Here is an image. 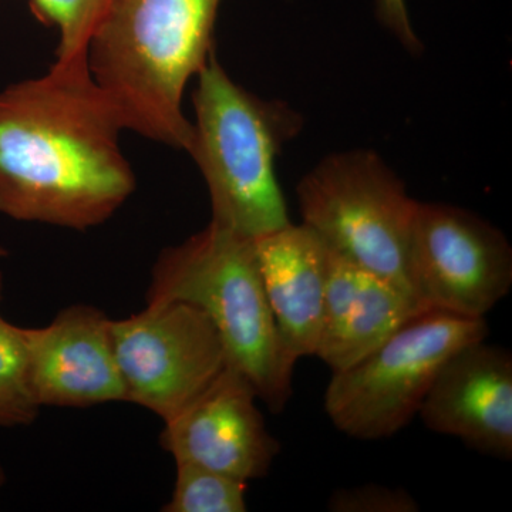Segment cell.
Returning <instances> with one entry per match:
<instances>
[{
    "label": "cell",
    "instance_id": "1",
    "mask_svg": "<svg viewBox=\"0 0 512 512\" xmlns=\"http://www.w3.org/2000/svg\"><path fill=\"white\" fill-rule=\"evenodd\" d=\"M119 114L87 56L0 92V214L87 231L136 190Z\"/></svg>",
    "mask_w": 512,
    "mask_h": 512
},
{
    "label": "cell",
    "instance_id": "2",
    "mask_svg": "<svg viewBox=\"0 0 512 512\" xmlns=\"http://www.w3.org/2000/svg\"><path fill=\"white\" fill-rule=\"evenodd\" d=\"M222 0H109L87 47L124 130L188 151L185 87L207 64Z\"/></svg>",
    "mask_w": 512,
    "mask_h": 512
},
{
    "label": "cell",
    "instance_id": "3",
    "mask_svg": "<svg viewBox=\"0 0 512 512\" xmlns=\"http://www.w3.org/2000/svg\"><path fill=\"white\" fill-rule=\"evenodd\" d=\"M187 153L210 194L211 224L256 239L291 224L275 163L302 130V116L235 83L215 53L195 76Z\"/></svg>",
    "mask_w": 512,
    "mask_h": 512
},
{
    "label": "cell",
    "instance_id": "4",
    "mask_svg": "<svg viewBox=\"0 0 512 512\" xmlns=\"http://www.w3.org/2000/svg\"><path fill=\"white\" fill-rule=\"evenodd\" d=\"M147 302H185L200 308L220 333L229 366L247 377L272 412H284L298 360L276 329L255 239L210 222L187 241L165 248L151 271Z\"/></svg>",
    "mask_w": 512,
    "mask_h": 512
},
{
    "label": "cell",
    "instance_id": "5",
    "mask_svg": "<svg viewBox=\"0 0 512 512\" xmlns=\"http://www.w3.org/2000/svg\"><path fill=\"white\" fill-rule=\"evenodd\" d=\"M296 195L302 224L333 254L417 298L410 274L417 201L379 154H330L302 178Z\"/></svg>",
    "mask_w": 512,
    "mask_h": 512
},
{
    "label": "cell",
    "instance_id": "6",
    "mask_svg": "<svg viewBox=\"0 0 512 512\" xmlns=\"http://www.w3.org/2000/svg\"><path fill=\"white\" fill-rule=\"evenodd\" d=\"M487 335L485 319L421 313L355 365L333 372L325 392L326 414L353 439L392 437L419 414L444 363Z\"/></svg>",
    "mask_w": 512,
    "mask_h": 512
},
{
    "label": "cell",
    "instance_id": "7",
    "mask_svg": "<svg viewBox=\"0 0 512 512\" xmlns=\"http://www.w3.org/2000/svg\"><path fill=\"white\" fill-rule=\"evenodd\" d=\"M111 338L126 402L146 407L164 423L229 365L214 323L190 303L147 302L143 311L111 320Z\"/></svg>",
    "mask_w": 512,
    "mask_h": 512
},
{
    "label": "cell",
    "instance_id": "8",
    "mask_svg": "<svg viewBox=\"0 0 512 512\" xmlns=\"http://www.w3.org/2000/svg\"><path fill=\"white\" fill-rule=\"evenodd\" d=\"M410 274L429 311L484 319L512 286V249L490 222L447 204L417 201Z\"/></svg>",
    "mask_w": 512,
    "mask_h": 512
},
{
    "label": "cell",
    "instance_id": "9",
    "mask_svg": "<svg viewBox=\"0 0 512 512\" xmlns=\"http://www.w3.org/2000/svg\"><path fill=\"white\" fill-rule=\"evenodd\" d=\"M254 386L227 366L174 419L165 421L161 447L175 463H191L248 481L265 477L281 444L266 429Z\"/></svg>",
    "mask_w": 512,
    "mask_h": 512
},
{
    "label": "cell",
    "instance_id": "10",
    "mask_svg": "<svg viewBox=\"0 0 512 512\" xmlns=\"http://www.w3.org/2000/svg\"><path fill=\"white\" fill-rule=\"evenodd\" d=\"M30 384L40 407L126 402L111 319L90 305L59 312L45 328H23Z\"/></svg>",
    "mask_w": 512,
    "mask_h": 512
},
{
    "label": "cell",
    "instance_id": "11",
    "mask_svg": "<svg viewBox=\"0 0 512 512\" xmlns=\"http://www.w3.org/2000/svg\"><path fill=\"white\" fill-rule=\"evenodd\" d=\"M427 429L457 437L488 456L512 458V356L484 340L441 367L421 403Z\"/></svg>",
    "mask_w": 512,
    "mask_h": 512
},
{
    "label": "cell",
    "instance_id": "12",
    "mask_svg": "<svg viewBox=\"0 0 512 512\" xmlns=\"http://www.w3.org/2000/svg\"><path fill=\"white\" fill-rule=\"evenodd\" d=\"M276 329L296 360L315 356L325 320L330 251L311 228L286 225L255 239Z\"/></svg>",
    "mask_w": 512,
    "mask_h": 512
},
{
    "label": "cell",
    "instance_id": "13",
    "mask_svg": "<svg viewBox=\"0 0 512 512\" xmlns=\"http://www.w3.org/2000/svg\"><path fill=\"white\" fill-rule=\"evenodd\" d=\"M424 312L429 309L412 293L330 251L325 320L315 356L333 372L348 369Z\"/></svg>",
    "mask_w": 512,
    "mask_h": 512
},
{
    "label": "cell",
    "instance_id": "14",
    "mask_svg": "<svg viewBox=\"0 0 512 512\" xmlns=\"http://www.w3.org/2000/svg\"><path fill=\"white\" fill-rule=\"evenodd\" d=\"M2 299L0 272V305ZM40 409L30 384L23 328L8 322L0 313V427L29 426L39 416Z\"/></svg>",
    "mask_w": 512,
    "mask_h": 512
},
{
    "label": "cell",
    "instance_id": "15",
    "mask_svg": "<svg viewBox=\"0 0 512 512\" xmlns=\"http://www.w3.org/2000/svg\"><path fill=\"white\" fill-rule=\"evenodd\" d=\"M177 464V478L164 512H245L247 484L191 463Z\"/></svg>",
    "mask_w": 512,
    "mask_h": 512
},
{
    "label": "cell",
    "instance_id": "16",
    "mask_svg": "<svg viewBox=\"0 0 512 512\" xmlns=\"http://www.w3.org/2000/svg\"><path fill=\"white\" fill-rule=\"evenodd\" d=\"M107 3L109 0H30L36 18L57 30L56 60L62 62L87 56Z\"/></svg>",
    "mask_w": 512,
    "mask_h": 512
},
{
    "label": "cell",
    "instance_id": "17",
    "mask_svg": "<svg viewBox=\"0 0 512 512\" xmlns=\"http://www.w3.org/2000/svg\"><path fill=\"white\" fill-rule=\"evenodd\" d=\"M329 510L333 512H416L419 503L402 488L366 484L343 488L330 497Z\"/></svg>",
    "mask_w": 512,
    "mask_h": 512
},
{
    "label": "cell",
    "instance_id": "18",
    "mask_svg": "<svg viewBox=\"0 0 512 512\" xmlns=\"http://www.w3.org/2000/svg\"><path fill=\"white\" fill-rule=\"evenodd\" d=\"M377 15L407 49H420L419 39L407 13L406 0H377Z\"/></svg>",
    "mask_w": 512,
    "mask_h": 512
},
{
    "label": "cell",
    "instance_id": "19",
    "mask_svg": "<svg viewBox=\"0 0 512 512\" xmlns=\"http://www.w3.org/2000/svg\"><path fill=\"white\" fill-rule=\"evenodd\" d=\"M6 476L5 471H3V467L0 466V487H2L3 484H5Z\"/></svg>",
    "mask_w": 512,
    "mask_h": 512
}]
</instances>
